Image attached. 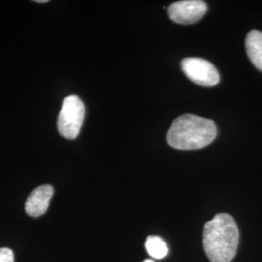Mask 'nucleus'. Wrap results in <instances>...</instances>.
<instances>
[{"instance_id": "nucleus-1", "label": "nucleus", "mask_w": 262, "mask_h": 262, "mask_svg": "<svg viewBox=\"0 0 262 262\" xmlns=\"http://www.w3.org/2000/svg\"><path fill=\"white\" fill-rule=\"evenodd\" d=\"M239 228L228 214H217L203 229V248L211 262H231L239 245Z\"/></svg>"}, {"instance_id": "nucleus-2", "label": "nucleus", "mask_w": 262, "mask_h": 262, "mask_svg": "<svg viewBox=\"0 0 262 262\" xmlns=\"http://www.w3.org/2000/svg\"><path fill=\"white\" fill-rule=\"evenodd\" d=\"M217 128L212 120L185 114L172 123L167 133V142L176 150H200L215 140Z\"/></svg>"}, {"instance_id": "nucleus-3", "label": "nucleus", "mask_w": 262, "mask_h": 262, "mask_svg": "<svg viewBox=\"0 0 262 262\" xmlns=\"http://www.w3.org/2000/svg\"><path fill=\"white\" fill-rule=\"evenodd\" d=\"M85 107L77 95L67 96L58 115V131L66 139H75L84 123Z\"/></svg>"}, {"instance_id": "nucleus-4", "label": "nucleus", "mask_w": 262, "mask_h": 262, "mask_svg": "<svg viewBox=\"0 0 262 262\" xmlns=\"http://www.w3.org/2000/svg\"><path fill=\"white\" fill-rule=\"evenodd\" d=\"M181 68L187 78L198 85L215 86L220 82V74L215 66L203 58H185L181 62Z\"/></svg>"}, {"instance_id": "nucleus-5", "label": "nucleus", "mask_w": 262, "mask_h": 262, "mask_svg": "<svg viewBox=\"0 0 262 262\" xmlns=\"http://www.w3.org/2000/svg\"><path fill=\"white\" fill-rule=\"evenodd\" d=\"M206 3L201 0H182L168 7L169 18L180 25H192L203 18Z\"/></svg>"}, {"instance_id": "nucleus-6", "label": "nucleus", "mask_w": 262, "mask_h": 262, "mask_svg": "<svg viewBox=\"0 0 262 262\" xmlns=\"http://www.w3.org/2000/svg\"><path fill=\"white\" fill-rule=\"evenodd\" d=\"M54 192V187L51 185H43L36 187L26 201L25 209L27 214L31 217H39L44 215Z\"/></svg>"}, {"instance_id": "nucleus-7", "label": "nucleus", "mask_w": 262, "mask_h": 262, "mask_svg": "<svg viewBox=\"0 0 262 262\" xmlns=\"http://www.w3.org/2000/svg\"><path fill=\"white\" fill-rule=\"evenodd\" d=\"M245 46L247 55L251 62L257 69L262 71V32L259 30H252L248 33Z\"/></svg>"}, {"instance_id": "nucleus-8", "label": "nucleus", "mask_w": 262, "mask_h": 262, "mask_svg": "<svg viewBox=\"0 0 262 262\" xmlns=\"http://www.w3.org/2000/svg\"><path fill=\"white\" fill-rule=\"evenodd\" d=\"M146 249L155 259H162L168 253V247L163 239L158 236H150L146 241Z\"/></svg>"}, {"instance_id": "nucleus-9", "label": "nucleus", "mask_w": 262, "mask_h": 262, "mask_svg": "<svg viewBox=\"0 0 262 262\" xmlns=\"http://www.w3.org/2000/svg\"><path fill=\"white\" fill-rule=\"evenodd\" d=\"M0 262H14V253L9 248H0Z\"/></svg>"}, {"instance_id": "nucleus-10", "label": "nucleus", "mask_w": 262, "mask_h": 262, "mask_svg": "<svg viewBox=\"0 0 262 262\" xmlns=\"http://www.w3.org/2000/svg\"><path fill=\"white\" fill-rule=\"evenodd\" d=\"M35 2H37V3H47L48 0H36Z\"/></svg>"}, {"instance_id": "nucleus-11", "label": "nucleus", "mask_w": 262, "mask_h": 262, "mask_svg": "<svg viewBox=\"0 0 262 262\" xmlns=\"http://www.w3.org/2000/svg\"><path fill=\"white\" fill-rule=\"evenodd\" d=\"M144 262H154L152 260H149V259H147V260H145Z\"/></svg>"}]
</instances>
